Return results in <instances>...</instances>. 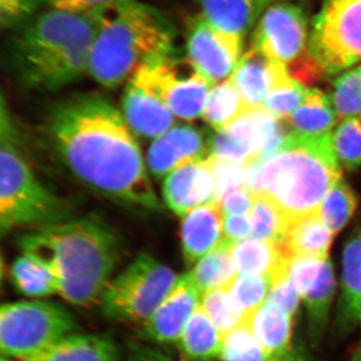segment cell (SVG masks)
Returning a JSON list of instances; mask_svg holds the SVG:
<instances>
[{"instance_id":"cell-1","label":"cell","mask_w":361,"mask_h":361,"mask_svg":"<svg viewBox=\"0 0 361 361\" xmlns=\"http://www.w3.org/2000/svg\"><path fill=\"white\" fill-rule=\"evenodd\" d=\"M44 133L80 184L130 208L160 210L135 133L108 97L85 92L61 99L45 116Z\"/></svg>"},{"instance_id":"cell-2","label":"cell","mask_w":361,"mask_h":361,"mask_svg":"<svg viewBox=\"0 0 361 361\" xmlns=\"http://www.w3.org/2000/svg\"><path fill=\"white\" fill-rule=\"evenodd\" d=\"M18 246L44 263L58 281L59 295L80 307L99 302L121 258L118 235L92 217L32 228Z\"/></svg>"},{"instance_id":"cell-3","label":"cell","mask_w":361,"mask_h":361,"mask_svg":"<svg viewBox=\"0 0 361 361\" xmlns=\"http://www.w3.org/2000/svg\"><path fill=\"white\" fill-rule=\"evenodd\" d=\"M102 18V13L51 8L16 28L7 56L16 78L30 89L54 92L84 77Z\"/></svg>"},{"instance_id":"cell-4","label":"cell","mask_w":361,"mask_h":361,"mask_svg":"<svg viewBox=\"0 0 361 361\" xmlns=\"http://www.w3.org/2000/svg\"><path fill=\"white\" fill-rule=\"evenodd\" d=\"M341 169L332 133L314 137L291 132L274 155L252 166L246 188L276 204L290 224L317 212L327 192L341 180Z\"/></svg>"},{"instance_id":"cell-5","label":"cell","mask_w":361,"mask_h":361,"mask_svg":"<svg viewBox=\"0 0 361 361\" xmlns=\"http://www.w3.org/2000/svg\"><path fill=\"white\" fill-rule=\"evenodd\" d=\"M102 14L87 73L103 87L128 84L142 66L175 54L174 26L158 9L126 0Z\"/></svg>"},{"instance_id":"cell-6","label":"cell","mask_w":361,"mask_h":361,"mask_svg":"<svg viewBox=\"0 0 361 361\" xmlns=\"http://www.w3.org/2000/svg\"><path fill=\"white\" fill-rule=\"evenodd\" d=\"M70 202L49 191L33 172L4 96L0 109L1 234L70 219Z\"/></svg>"},{"instance_id":"cell-7","label":"cell","mask_w":361,"mask_h":361,"mask_svg":"<svg viewBox=\"0 0 361 361\" xmlns=\"http://www.w3.org/2000/svg\"><path fill=\"white\" fill-rule=\"evenodd\" d=\"M179 275L147 253H141L111 278L101 297L106 317L144 324L175 286Z\"/></svg>"},{"instance_id":"cell-8","label":"cell","mask_w":361,"mask_h":361,"mask_svg":"<svg viewBox=\"0 0 361 361\" xmlns=\"http://www.w3.org/2000/svg\"><path fill=\"white\" fill-rule=\"evenodd\" d=\"M78 329L71 311L51 301H16L0 308V349L4 357L20 361L77 334Z\"/></svg>"},{"instance_id":"cell-9","label":"cell","mask_w":361,"mask_h":361,"mask_svg":"<svg viewBox=\"0 0 361 361\" xmlns=\"http://www.w3.org/2000/svg\"><path fill=\"white\" fill-rule=\"evenodd\" d=\"M310 51L325 75L361 63V0H323L311 23Z\"/></svg>"},{"instance_id":"cell-10","label":"cell","mask_w":361,"mask_h":361,"mask_svg":"<svg viewBox=\"0 0 361 361\" xmlns=\"http://www.w3.org/2000/svg\"><path fill=\"white\" fill-rule=\"evenodd\" d=\"M160 99L180 120L193 121L203 114L212 82L175 54L142 66L130 80Z\"/></svg>"},{"instance_id":"cell-11","label":"cell","mask_w":361,"mask_h":361,"mask_svg":"<svg viewBox=\"0 0 361 361\" xmlns=\"http://www.w3.org/2000/svg\"><path fill=\"white\" fill-rule=\"evenodd\" d=\"M311 26L300 6L277 1L266 7L254 26L252 45L288 68L312 56Z\"/></svg>"},{"instance_id":"cell-12","label":"cell","mask_w":361,"mask_h":361,"mask_svg":"<svg viewBox=\"0 0 361 361\" xmlns=\"http://www.w3.org/2000/svg\"><path fill=\"white\" fill-rule=\"evenodd\" d=\"M243 39L222 32L202 14L188 21L187 61L214 85L233 75L243 51Z\"/></svg>"},{"instance_id":"cell-13","label":"cell","mask_w":361,"mask_h":361,"mask_svg":"<svg viewBox=\"0 0 361 361\" xmlns=\"http://www.w3.org/2000/svg\"><path fill=\"white\" fill-rule=\"evenodd\" d=\"M201 298L189 272L180 275L154 314L141 325L142 338L160 344L178 343L190 318L200 306Z\"/></svg>"},{"instance_id":"cell-14","label":"cell","mask_w":361,"mask_h":361,"mask_svg":"<svg viewBox=\"0 0 361 361\" xmlns=\"http://www.w3.org/2000/svg\"><path fill=\"white\" fill-rule=\"evenodd\" d=\"M211 141L206 133L192 126H177L154 140L147 153V168L158 179L192 161L210 156Z\"/></svg>"},{"instance_id":"cell-15","label":"cell","mask_w":361,"mask_h":361,"mask_svg":"<svg viewBox=\"0 0 361 361\" xmlns=\"http://www.w3.org/2000/svg\"><path fill=\"white\" fill-rule=\"evenodd\" d=\"M163 198L169 209L180 218L198 207L217 204L209 158L188 163L168 175L164 180Z\"/></svg>"},{"instance_id":"cell-16","label":"cell","mask_w":361,"mask_h":361,"mask_svg":"<svg viewBox=\"0 0 361 361\" xmlns=\"http://www.w3.org/2000/svg\"><path fill=\"white\" fill-rule=\"evenodd\" d=\"M223 240V216L217 204L194 209L182 218L180 243L188 266H194Z\"/></svg>"},{"instance_id":"cell-17","label":"cell","mask_w":361,"mask_h":361,"mask_svg":"<svg viewBox=\"0 0 361 361\" xmlns=\"http://www.w3.org/2000/svg\"><path fill=\"white\" fill-rule=\"evenodd\" d=\"M287 71L283 65L251 47L242 56L230 78L243 97L248 110H252L263 106L271 87Z\"/></svg>"},{"instance_id":"cell-18","label":"cell","mask_w":361,"mask_h":361,"mask_svg":"<svg viewBox=\"0 0 361 361\" xmlns=\"http://www.w3.org/2000/svg\"><path fill=\"white\" fill-rule=\"evenodd\" d=\"M122 104L123 116L135 134L156 140L174 127L172 111L132 82L126 87Z\"/></svg>"},{"instance_id":"cell-19","label":"cell","mask_w":361,"mask_h":361,"mask_svg":"<svg viewBox=\"0 0 361 361\" xmlns=\"http://www.w3.org/2000/svg\"><path fill=\"white\" fill-rule=\"evenodd\" d=\"M20 361H120V351L110 336L77 332Z\"/></svg>"},{"instance_id":"cell-20","label":"cell","mask_w":361,"mask_h":361,"mask_svg":"<svg viewBox=\"0 0 361 361\" xmlns=\"http://www.w3.org/2000/svg\"><path fill=\"white\" fill-rule=\"evenodd\" d=\"M232 254L238 275H263L269 277L272 284L288 275L289 259L279 244L246 239L233 245Z\"/></svg>"},{"instance_id":"cell-21","label":"cell","mask_w":361,"mask_h":361,"mask_svg":"<svg viewBox=\"0 0 361 361\" xmlns=\"http://www.w3.org/2000/svg\"><path fill=\"white\" fill-rule=\"evenodd\" d=\"M202 16L222 32L244 37L256 25L265 7L257 0H197Z\"/></svg>"},{"instance_id":"cell-22","label":"cell","mask_w":361,"mask_h":361,"mask_svg":"<svg viewBox=\"0 0 361 361\" xmlns=\"http://www.w3.org/2000/svg\"><path fill=\"white\" fill-rule=\"evenodd\" d=\"M334 234L314 212L291 222L282 244L287 257H310L327 260Z\"/></svg>"},{"instance_id":"cell-23","label":"cell","mask_w":361,"mask_h":361,"mask_svg":"<svg viewBox=\"0 0 361 361\" xmlns=\"http://www.w3.org/2000/svg\"><path fill=\"white\" fill-rule=\"evenodd\" d=\"M246 320L269 360H277L290 353L292 316L279 306L265 301Z\"/></svg>"},{"instance_id":"cell-24","label":"cell","mask_w":361,"mask_h":361,"mask_svg":"<svg viewBox=\"0 0 361 361\" xmlns=\"http://www.w3.org/2000/svg\"><path fill=\"white\" fill-rule=\"evenodd\" d=\"M224 336L199 306L188 322L178 348L188 361H213L221 358Z\"/></svg>"},{"instance_id":"cell-25","label":"cell","mask_w":361,"mask_h":361,"mask_svg":"<svg viewBox=\"0 0 361 361\" xmlns=\"http://www.w3.org/2000/svg\"><path fill=\"white\" fill-rule=\"evenodd\" d=\"M338 120L331 97L319 90H308L300 106L287 120L293 132L306 135L330 134Z\"/></svg>"},{"instance_id":"cell-26","label":"cell","mask_w":361,"mask_h":361,"mask_svg":"<svg viewBox=\"0 0 361 361\" xmlns=\"http://www.w3.org/2000/svg\"><path fill=\"white\" fill-rule=\"evenodd\" d=\"M233 244L222 242L193 266L189 274L202 295L214 289L229 287L238 276L232 254Z\"/></svg>"},{"instance_id":"cell-27","label":"cell","mask_w":361,"mask_h":361,"mask_svg":"<svg viewBox=\"0 0 361 361\" xmlns=\"http://www.w3.org/2000/svg\"><path fill=\"white\" fill-rule=\"evenodd\" d=\"M247 110L243 97L229 78L211 89L202 116L212 129L219 132Z\"/></svg>"},{"instance_id":"cell-28","label":"cell","mask_w":361,"mask_h":361,"mask_svg":"<svg viewBox=\"0 0 361 361\" xmlns=\"http://www.w3.org/2000/svg\"><path fill=\"white\" fill-rule=\"evenodd\" d=\"M11 278L16 288L27 297H45L59 294V284L51 269L33 256L23 254L11 266Z\"/></svg>"},{"instance_id":"cell-29","label":"cell","mask_w":361,"mask_h":361,"mask_svg":"<svg viewBox=\"0 0 361 361\" xmlns=\"http://www.w3.org/2000/svg\"><path fill=\"white\" fill-rule=\"evenodd\" d=\"M343 313L351 323L361 322V233L344 247L342 257Z\"/></svg>"},{"instance_id":"cell-30","label":"cell","mask_w":361,"mask_h":361,"mask_svg":"<svg viewBox=\"0 0 361 361\" xmlns=\"http://www.w3.org/2000/svg\"><path fill=\"white\" fill-rule=\"evenodd\" d=\"M252 238L273 242L282 245L289 222L276 204L262 195L255 196L250 212Z\"/></svg>"},{"instance_id":"cell-31","label":"cell","mask_w":361,"mask_h":361,"mask_svg":"<svg viewBox=\"0 0 361 361\" xmlns=\"http://www.w3.org/2000/svg\"><path fill=\"white\" fill-rule=\"evenodd\" d=\"M357 209V199L348 183L341 180L327 192L318 213L324 224L334 235L341 232Z\"/></svg>"},{"instance_id":"cell-32","label":"cell","mask_w":361,"mask_h":361,"mask_svg":"<svg viewBox=\"0 0 361 361\" xmlns=\"http://www.w3.org/2000/svg\"><path fill=\"white\" fill-rule=\"evenodd\" d=\"M201 307L223 336L245 322L246 317L235 303L229 287L214 289L202 295Z\"/></svg>"},{"instance_id":"cell-33","label":"cell","mask_w":361,"mask_h":361,"mask_svg":"<svg viewBox=\"0 0 361 361\" xmlns=\"http://www.w3.org/2000/svg\"><path fill=\"white\" fill-rule=\"evenodd\" d=\"M334 291L336 278L334 268L331 262L326 260L317 283L311 289L310 293L304 297L310 316L311 329L315 334H320L326 324Z\"/></svg>"},{"instance_id":"cell-34","label":"cell","mask_w":361,"mask_h":361,"mask_svg":"<svg viewBox=\"0 0 361 361\" xmlns=\"http://www.w3.org/2000/svg\"><path fill=\"white\" fill-rule=\"evenodd\" d=\"M308 89L288 75H282L271 87L265 97L263 108L272 115L287 121L300 106L307 94Z\"/></svg>"},{"instance_id":"cell-35","label":"cell","mask_w":361,"mask_h":361,"mask_svg":"<svg viewBox=\"0 0 361 361\" xmlns=\"http://www.w3.org/2000/svg\"><path fill=\"white\" fill-rule=\"evenodd\" d=\"M223 361H269L267 353L245 322L226 334L223 338Z\"/></svg>"},{"instance_id":"cell-36","label":"cell","mask_w":361,"mask_h":361,"mask_svg":"<svg viewBox=\"0 0 361 361\" xmlns=\"http://www.w3.org/2000/svg\"><path fill=\"white\" fill-rule=\"evenodd\" d=\"M334 149L342 169L355 171L361 165V114L344 118L332 133Z\"/></svg>"},{"instance_id":"cell-37","label":"cell","mask_w":361,"mask_h":361,"mask_svg":"<svg viewBox=\"0 0 361 361\" xmlns=\"http://www.w3.org/2000/svg\"><path fill=\"white\" fill-rule=\"evenodd\" d=\"M272 286L269 277L263 275L239 274L230 285V293L239 310L247 318L254 314L267 299Z\"/></svg>"},{"instance_id":"cell-38","label":"cell","mask_w":361,"mask_h":361,"mask_svg":"<svg viewBox=\"0 0 361 361\" xmlns=\"http://www.w3.org/2000/svg\"><path fill=\"white\" fill-rule=\"evenodd\" d=\"M331 101L338 118L361 114V66L337 78L332 87Z\"/></svg>"},{"instance_id":"cell-39","label":"cell","mask_w":361,"mask_h":361,"mask_svg":"<svg viewBox=\"0 0 361 361\" xmlns=\"http://www.w3.org/2000/svg\"><path fill=\"white\" fill-rule=\"evenodd\" d=\"M216 187V203L220 205L223 198L234 190L246 188L252 166L239 165L209 157Z\"/></svg>"},{"instance_id":"cell-40","label":"cell","mask_w":361,"mask_h":361,"mask_svg":"<svg viewBox=\"0 0 361 361\" xmlns=\"http://www.w3.org/2000/svg\"><path fill=\"white\" fill-rule=\"evenodd\" d=\"M329 260V259H327ZM325 261L310 257L289 259L288 277L301 298H304L317 283Z\"/></svg>"},{"instance_id":"cell-41","label":"cell","mask_w":361,"mask_h":361,"mask_svg":"<svg viewBox=\"0 0 361 361\" xmlns=\"http://www.w3.org/2000/svg\"><path fill=\"white\" fill-rule=\"evenodd\" d=\"M47 0H0L2 27L14 30L42 13Z\"/></svg>"},{"instance_id":"cell-42","label":"cell","mask_w":361,"mask_h":361,"mask_svg":"<svg viewBox=\"0 0 361 361\" xmlns=\"http://www.w3.org/2000/svg\"><path fill=\"white\" fill-rule=\"evenodd\" d=\"M301 296L299 295L295 287L291 283L288 275L278 279L271 286L269 294L266 301L275 304L282 308L285 312L293 317L295 314Z\"/></svg>"},{"instance_id":"cell-43","label":"cell","mask_w":361,"mask_h":361,"mask_svg":"<svg viewBox=\"0 0 361 361\" xmlns=\"http://www.w3.org/2000/svg\"><path fill=\"white\" fill-rule=\"evenodd\" d=\"M255 195L247 188L234 190L226 195L220 203L222 215H247L251 212Z\"/></svg>"},{"instance_id":"cell-44","label":"cell","mask_w":361,"mask_h":361,"mask_svg":"<svg viewBox=\"0 0 361 361\" xmlns=\"http://www.w3.org/2000/svg\"><path fill=\"white\" fill-rule=\"evenodd\" d=\"M250 235H252L250 217L247 215L223 216V239L226 241L235 245L248 238Z\"/></svg>"},{"instance_id":"cell-45","label":"cell","mask_w":361,"mask_h":361,"mask_svg":"<svg viewBox=\"0 0 361 361\" xmlns=\"http://www.w3.org/2000/svg\"><path fill=\"white\" fill-rule=\"evenodd\" d=\"M127 361H177L159 349L134 343L130 346Z\"/></svg>"},{"instance_id":"cell-46","label":"cell","mask_w":361,"mask_h":361,"mask_svg":"<svg viewBox=\"0 0 361 361\" xmlns=\"http://www.w3.org/2000/svg\"><path fill=\"white\" fill-rule=\"evenodd\" d=\"M126 0H75V6L71 11H85V13H103L106 9L116 6Z\"/></svg>"},{"instance_id":"cell-47","label":"cell","mask_w":361,"mask_h":361,"mask_svg":"<svg viewBox=\"0 0 361 361\" xmlns=\"http://www.w3.org/2000/svg\"><path fill=\"white\" fill-rule=\"evenodd\" d=\"M51 8L63 9V11H73L75 0H47Z\"/></svg>"},{"instance_id":"cell-48","label":"cell","mask_w":361,"mask_h":361,"mask_svg":"<svg viewBox=\"0 0 361 361\" xmlns=\"http://www.w3.org/2000/svg\"><path fill=\"white\" fill-rule=\"evenodd\" d=\"M269 361H303L298 356L294 355L293 353H289L284 357L277 358V360H270Z\"/></svg>"},{"instance_id":"cell-49","label":"cell","mask_w":361,"mask_h":361,"mask_svg":"<svg viewBox=\"0 0 361 361\" xmlns=\"http://www.w3.org/2000/svg\"><path fill=\"white\" fill-rule=\"evenodd\" d=\"M257 1L260 2L266 8V7L271 6V4H274V2L279 1V0H257Z\"/></svg>"},{"instance_id":"cell-50","label":"cell","mask_w":361,"mask_h":361,"mask_svg":"<svg viewBox=\"0 0 361 361\" xmlns=\"http://www.w3.org/2000/svg\"><path fill=\"white\" fill-rule=\"evenodd\" d=\"M355 361H361V346L360 350H358L357 355H356Z\"/></svg>"},{"instance_id":"cell-51","label":"cell","mask_w":361,"mask_h":361,"mask_svg":"<svg viewBox=\"0 0 361 361\" xmlns=\"http://www.w3.org/2000/svg\"><path fill=\"white\" fill-rule=\"evenodd\" d=\"M0 361H11V360H9L8 358L2 357L1 360H0Z\"/></svg>"}]
</instances>
